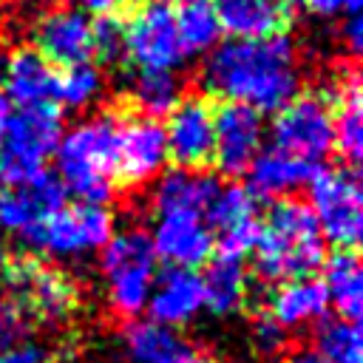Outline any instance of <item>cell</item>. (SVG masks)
<instances>
[{
	"mask_svg": "<svg viewBox=\"0 0 363 363\" xmlns=\"http://www.w3.org/2000/svg\"><path fill=\"white\" fill-rule=\"evenodd\" d=\"M113 235V216L105 207L71 204L26 233L28 244L45 255H79L99 250Z\"/></svg>",
	"mask_w": 363,
	"mask_h": 363,
	"instance_id": "30bf717a",
	"label": "cell"
},
{
	"mask_svg": "<svg viewBox=\"0 0 363 363\" xmlns=\"http://www.w3.org/2000/svg\"><path fill=\"white\" fill-rule=\"evenodd\" d=\"M184 96V85L176 71H133L128 79V99L133 113L159 119L167 116Z\"/></svg>",
	"mask_w": 363,
	"mask_h": 363,
	"instance_id": "484cf974",
	"label": "cell"
},
{
	"mask_svg": "<svg viewBox=\"0 0 363 363\" xmlns=\"http://www.w3.org/2000/svg\"><path fill=\"white\" fill-rule=\"evenodd\" d=\"M173 9L167 0H147L125 20V62L133 71H176L184 62Z\"/></svg>",
	"mask_w": 363,
	"mask_h": 363,
	"instance_id": "9c48e42d",
	"label": "cell"
},
{
	"mask_svg": "<svg viewBox=\"0 0 363 363\" xmlns=\"http://www.w3.org/2000/svg\"><path fill=\"white\" fill-rule=\"evenodd\" d=\"M323 167V164H320ZM315 164H306L295 156H286L275 147L261 150L252 164L247 167V190L258 199V196H286L289 190H298L303 184H309V179L315 176Z\"/></svg>",
	"mask_w": 363,
	"mask_h": 363,
	"instance_id": "cb8c5ba5",
	"label": "cell"
},
{
	"mask_svg": "<svg viewBox=\"0 0 363 363\" xmlns=\"http://www.w3.org/2000/svg\"><path fill=\"white\" fill-rule=\"evenodd\" d=\"M264 116L238 102L213 105V167L221 176H241L261 153Z\"/></svg>",
	"mask_w": 363,
	"mask_h": 363,
	"instance_id": "4fadbf2b",
	"label": "cell"
},
{
	"mask_svg": "<svg viewBox=\"0 0 363 363\" xmlns=\"http://www.w3.org/2000/svg\"><path fill=\"white\" fill-rule=\"evenodd\" d=\"M28 323H26V318L17 312V306L6 298V295H0V349H6V346H11V343H17V340H23L26 335H28Z\"/></svg>",
	"mask_w": 363,
	"mask_h": 363,
	"instance_id": "d6a6232c",
	"label": "cell"
},
{
	"mask_svg": "<svg viewBox=\"0 0 363 363\" xmlns=\"http://www.w3.org/2000/svg\"><path fill=\"white\" fill-rule=\"evenodd\" d=\"M315 352L329 363H363L360 326L343 318H320L312 332Z\"/></svg>",
	"mask_w": 363,
	"mask_h": 363,
	"instance_id": "f546056e",
	"label": "cell"
},
{
	"mask_svg": "<svg viewBox=\"0 0 363 363\" xmlns=\"http://www.w3.org/2000/svg\"><path fill=\"white\" fill-rule=\"evenodd\" d=\"M0 184H3V182H0Z\"/></svg>",
	"mask_w": 363,
	"mask_h": 363,
	"instance_id": "7bdbcfd3",
	"label": "cell"
},
{
	"mask_svg": "<svg viewBox=\"0 0 363 363\" xmlns=\"http://www.w3.org/2000/svg\"><path fill=\"white\" fill-rule=\"evenodd\" d=\"M323 286L326 298L335 306L337 318L357 323L363 315V272L357 250H335L323 261Z\"/></svg>",
	"mask_w": 363,
	"mask_h": 363,
	"instance_id": "d4e9b609",
	"label": "cell"
},
{
	"mask_svg": "<svg viewBox=\"0 0 363 363\" xmlns=\"http://www.w3.org/2000/svg\"><path fill=\"white\" fill-rule=\"evenodd\" d=\"M125 349L130 363H179L190 352L170 326L156 320H130L125 326Z\"/></svg>",
	"mask_w": 363,
	"mask_h": 363,
	"instance_id": "f1b7e54d",
	"label": "cell"
},
{
	"mask_svg": "<svg viewBox=\"0 0 363 363\" xmlns=\"http://www.w3.org/2000/svg\"><path fill=\"white\" fill-rule=\"evenodd\" d=\"M3 62H6V57H3V48H0V74H3Z\"/></svg>",
	"mask_w": 363,
	"mask_h": 363,
	"instance_id": "b9f144b4",
	"label": "cell"
},
{
	"mask_svg": "<svg viewBox=\"0 0 363 363\" xmlns=\"http://www.w3.org/2000/svg\"><path fill=\"white\" fill-rule=\"evenodd\" d=\"M99 94H102V71L94 62L71 65L57 74L54 105L60 102L68 111H82V108L94 105L99 99Z\"/></svg>",
	"mask_w": 363,
	"mask_h": 363,
	"instance_id": "4dcf8cb0",
	"label": "cell"
},
{
	"mask_svg": "<svg viewBox=\"0 0 363 363\" xmlns=\"http://www.w3.org/2000/svg\"><path fill=\"white\" fill-rule=\"evenodd\" d=\"M286 363H329V360H323L315 349H301V352L289 354V360H286Z\"/></svg>",
	"mask_w": 363,
	"mask_h": 363,
	"instance_id": "f35d334b",
	"label": "cell"
},
{
	"mask_svg": "<svg viewBox=\"0 0 363 363\" xmlns=\"http://www.w3.org/2000/svg\"><path fill=\"white\" fill-rule=\"evenodd\" d=\"M62 207H65V187L57 179V173L43 167L34 176L6 184L0 190V227L26 235Z\"/></svg>",
	"mask_w": 363,
	"mask_h": 363,
	"instance_id": "2e32d148",
	"label": "cell"
},
{
	"mask_svg": "<svg viewBox=\"0 0 363 363\" xmlns=\"http://www.w3.org/2000/svg\"><path fill=\"white\" fill-rule=\"evenodd\" d=\"M119 116L99 113L62 130L57 145V179L79 204L105 207L116 193Z\"/></svg>",
	"mask_w": 363,
	"mask_h": 363,
	"instance_id": "3957f363",
	"label": "cell"
},
{
	"mask_svg": "<svg viewBox=\"0 0 363 363\" xmlns=\"http://www.w3.org/2000/svg\"><path fill=\"white\" fill-rule=\"evenodd\" d=\"M269 133L275 150L320 167L335 145L332 99L326 88L295 94L281 111H275Z\"/></svg>",
	"mask_w": 363,
	"mask_h": 363,
	"instance_id": "ba28073f",
	"label": "cell"
},
{
	"mask_svg": "<svg viewBox=\"0 0 363 363\" xmlns=\"http://www.w3.org/2000/svg\"><path fill=\"white\" fill-rule=\"evenodd\" d=\"M201 289H204V306L213 315H230V312H235L238 306H244V298H247L244 261L213 255L204 264Z\"/></svg>",
	"mask_w": 363,
	"mask_h": 363,
	"instance_id": "4316f807",
	"label": "cell"
},
{
	"mask_svg": "<svg viewBox=\"0 0 363 363\" xmlns=\"http://www.w3.org/2000/svg\"><path fill=\"white\" fill-rule=\"evenodd\" d=\"M204 224L213 233V255L244 261V255L252 252L261 227L258 199L247 190V184L218 187L216 199L204 210Z\"/></svg>",
	"mask_w": 363,
	"mask_h": 363,
	"instance_id": "8fae6325",
	"label": "cell"
},
{
	"mask_svg": "<svg viewBox=\"0 0 363 363\" xmlns=\"http://www.w3.org/2000/svg\"><path fill=\"white\" fill-rule=\"evenodd\" d=\"M309 207L323 241L335 250H357L363 233L360 176L352 167H318L309 179Z\"/></svg>",
	"mask_w": 363,
	"mask_h": 363,
	"instance_id": "8992f818",
	"label": "cell"
},
{
	"mask_svg": "<svg viewBox=\"0 0 363 363\" xmlns=\"http://www.w3.org/2000/svg\"><path fill=\"white\" fill-rule=\"evenodd\" d=\"M48 360H51L48 349H43L40 343L26 340V337L0 349V363H48Z\"/></svg>",
	"mask_w": 363,
	"mask_h": 363,
	"instance_id": "e575fe53",
	"label": "cell"
},
{
	"mask_svg": "<svg viewBox=\"0 0 363 363\" xmlns=\"http://www.w3.org/2000/svg\"><path fill=\"white\" fill-rule=\"evenodd\" d=\"M298 6L312 17H337V14H357L363 0H298Z\"/></svg>",
	"mask_w": 363,
	"mask_h": 363,
	"instance_id": "d590c367",
	"label": "cell"
},
{
	"mask_svg": "<svg viewBox=\"0 0 363 363\" xmlns=\"http://www.w3.org/2000/svg\"><path fill=\"white\" fill-rule=\"evenodd\" d=\"M0 284L26 323L60 326L79 306L77 284L37 252H9L0 258Z\"/></svg>",
	"mask_w": 363,
	"mask_h": 363,
	"instance_id": "277c9868",
	"label": "cell"
},
{
	"mask_svg": "<svg viewBox=\"0 0 363 363\" xmlns=\"http://www.w3.org/2000/svg\"><path fill=\"white\" fill-rule=\"evenodd\" d=\"M201 85L221 102L275 113L301 94L298 48L286 34L267 40H227L216 45L201 68Z\"/></svg>",
	"mask_w": 363,
	"mask_h": 363,
	"instance_id": "6da1fadb",
	"label": "cell"
},
{
	"mask_svg": "<svg viewBox=\"0 0 363 363\" xmlns=\"http://www.w3.org/2000/svg\"><path fill=\"white\" fill-rule=\"evenodd\" d=\"M221 34L230 40H267L286 34L292 23L289 0H213Z\"/></svg>",
	"mask_w": 363,
	"mask_h": 363,
	"instance_id": "d6986e66",
	"label": "cell"
},
{
	"mask_svg": "<svg viewBox=\"0 0 363 363\" xmlns=\"http://www.w3.org/2000/svg\"><path fill=\"white\" fill-rule=\"evenodd\" d=\"M167 164L164 125L150 116L128 113L119 119L116 187H139Z\"/></svg>",
	"mask_w": 363,
	"mask_h": 363,
	"instance_id": "9a60e30c",
	"label": "cell"
},
{
	"mask_svg": "<svg viewBox=\"0 0 363 363\" xmlns=\"http://www.w3.org/2000/svg\"><path fill=\"white\" fill-rule=\"evenodd\" d=\"M167 159L182 170L213 167V102L204 94L182 96L164 125Z\"/></svg>",
	"mask_w": 363,
	"mask_h": 363,
	"instance_id": "5bb4252c",
	"label": "cell"
},
{
	"mask_svg": "<svg viewBox=\"0 0 363 363\" xmlns=\"http://www.w3.org/2000/svg\"><path fill=\"white\" fill-rule=\"evenodd\" d=\"M0 79H3L0 91L6 94V99L17 102L20 108H34V105L54 102L57 71L31 45H20L6 57Z\"/></svg>",
	"mask_w": 363,
	"mask_h": 363,
	"instance_id": "ffe728a7",
	"label": "cell"
},
{
	"mask_svg": "<svg viewBox=\"0 0 363 363\" xmlns=\"http://www.w3.org/2000/svg\"><path fill=\"white\" fill-rule=\"evenodd\" d=\"M326 261V244L309 201L295 196L275 199L261 216L252 247V269L267 284L312 278Z\"/></svg>",
	"mask_w": 363,
	"mask_h": 363,
	"instance_id": "7a4b0ae2",
	"label": "cell"
},
{
	"mask_svg": "<svg viewBox=\"0 0 363 363\" xmlns=\"http://www.w3.org/2000/svg\"><path fill=\"white\" fill-rule=\"evenodd\" d=\"M133 0H79L85 14H96V17H111L119 14L122 9H128Z\"/></svg>",
	"mask_w": 363,
	"mask_h": 363,
	"instance_id": "74e56055",
	"label": "cell"
},
{
	"mask_svg": "<svg viewBox=\"0 0 363 363\" xmlns=\"http://www.w3.org/2000/svg\"><path fill=\"white\" fill-rule=\"evenodd\" d=\"M150 244L159 261L179 269L204 267L216 252L213 233L196 213H159Z\"/></svg>",
	"mask_w": 363,
	"mask_h": 363,
	"instance_id": "e0dca14e",
	"label": "cell"
},
{
	"mask_svg": "<svg viewBox=\"0 0 363 363\" xmlns=\"http://www.w3.org/2000/svg\"><path fill=\"white\" fill-rule=\"evenodd\" d=\"M60 136L62 116L54 102L11 113L0 142V182L14 184L43 170L45 159L57 150Z\"/></svg>",
	"mask_w": 363,
	"mask_h": 363,
	"instance_id": "52a82bcc",
	"label": "cell"
},
{
	"mask_svg": "<svg viewBox=\"0 0 363 363\" xmlns=\"http://www.w3.org/2000/svg\"><path fill=\"white\" fill-rule=\"evenodd\" d=\"M332 99V128H335V145L337 156L343 159V167L357 170L363 159V88H360V74L354 65H343L332 85L326 88Z\"/></svg>",
	"mask_w": 363,
	"mask_h": 363,
	"instance_id": "ac0fdd59",
	"label": "cell"
},
{
	"mask_svg": "<svg viewBox=\"0 0 363 363\" xmlns=\"http://www.w3.org/2000/svg\"><path fill=\"white\" fill-rule=\"evenodd\" d=\"M340 40L346 43V48L352 54H360V48H363V23H360V14H349L340 23Z\"/></svg>",
	"mask_w": 363,
	"mask_h": 363,
	"instance_id": "8d00e7d4",
	"label": "cell"
},
{
	"mask_svg": "<svg viewBox=\"0 0 363 363\" xmlns=\"http://www.w3.org/2000/svg\"><path fill=\"white\" fill-rule=\"evenodd\" d=\"M201 306H204L201 275L196 269H179V267L167 269L147 298L150 320L170 326V329L187 323Z\"/></svg>",
	"mask_w": 363,
	"mask_h": 363,
	"instance_id": "7402d4cb",
	"label": "cell"
},
{
	"mask_svg": "<svg viewBox=\"0 0 363 363\" xmlns=\"http://www.w3.org/2000/svg\"><path fill=\"white\" fill-rule=\"evenodd\" d=\"M31 48L54 68H71L94 60V20L74 6L43 11L31 28Z\"/></svg>",
	"mask_w": 363,
	"mask_h": 363,
	"instance_id": "7c38bea8",
	"label": "cell"
},
{
	"mask_svg": "<svg viewBox=\"0 0 363 363\" xmlns=\"http://www.w3.org/2000/svg\"><path fill=\"white\" fill-rule=\"evenodd\" d=\"M170 9L184 57H204L218 45L221 26L213 0H176Z\"/></svg>",
	"mask_w": 363,
	"mask_h": 363,
	"instance_id": "83f0119b",
	"label": "cell"
},
{
	"mask_svg": "<svg viewBox=\"0 0 363 363\" xmlns=\"http://www.w3.org/2000/svg\"><path fill=\"white\" fill-rule=\"evenodd\" d=\"M252 335H255V343H258V349L261 352H267V354H275V352H281L284 349V343H286V335H284V329L272 320V318H267L264 312H258L255 315V326H252Z\"/></svg>",
	"mask_w": 363,
	"mask_h": 363,
	"instance_id": "836d02e7",
	"label": "cell"
},
{
	"mask_svg": "<svg viewBox=\"0 0 363 363\" xmlns=\"http://www.w3.org/2000/svg\"><path fill=\"white\" fill-rule=\"evenodd\" d=\"M94 57L105 65H125V20L119 14L94 20Z\"/></svg>",
	"mask_w": 363,
	"mask_h": 363,
	"instance_id": "1f68e13d",
	"label": "cell"
},
{
	"mask_svg": "<svg viewBox=\"0 0 363 363\" xmlns=\"http://www.w3.org/2000/svg\"><path fill=\"white\" fill-rule=\"evenodd\" d=\"M9 116H11V102L0 91V142H3V133H6V125H9Z\"/></svg>",
	"mask_w": 363,
	"mask_h": 363,
	"instance_id": "ab89813d",
	"label": "cell"
},
{
	"mask_svg": "<svg viewBox=\"0 0 363 363\" xmlns=\"http://www.w3.org/2000/svg\"><path fill=\"white\" fill-rule=\"evenodd\" d=\"M326 309H329L326 286L318 275H312V278L284 281L275 284V289H267V301L261 312L286 332L303 323H318L320 318H326Z\"/></svg>",
	"mask_w": 363,
	"mask_h": 363,
	"instance_id": "44dd1931",
	"label": "cell"
},
{
	"mask_svg": "<svg viewBox=\"0 0 363 363\" xmlns=\"http://www.w3.org/2000/svg\"><path fill=\"white\" fill-rule=\"evenodd\" d=\"M179 363H213V360H210V357H204V354H199V352H187Z\"/></svg>",
	"mask_w": 363,
	"mask_h": 363,
	"instance_id": "60d3db41",
	"label": "cell"
},
{
	"mask_svg": "<svg viewBox=\"0 0 363 363\" xmlns=\"http://www.w3.org/2000/svg\"><path fill=\"white\" fill-rule=\"evenodd\" d=\"M156 252L145 230H125L111 235L102 252V275L108 281L111 306L122 318H136L150 298L156 275Z\"/></svg>",
	"mask_w": 363,
	"mask_h": 363,
	"instance_id": "5b68a950",
	"label": "cell"
},
{
	"mask_svg": "<svg viewBox=\"0 0 363 363\" xmlns=\"http://www.w3.org/2000/svg\"><path fill=\"white\" fill-rule=\"evenodd\" d=\"M218 176L210 170H182L173 167L162 173L153 190V207L159 213H196L204 216L218 193Z\"/></svg>",
	"mask_w": 363,
	"mask_h": 363,
	"instance_id": "603a6c76",
	"label": "cell"
}]
</instances>
